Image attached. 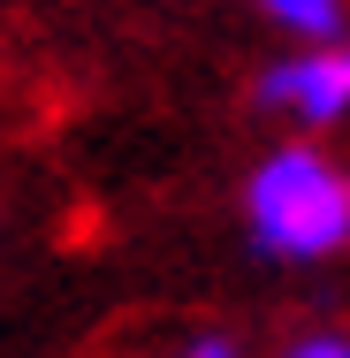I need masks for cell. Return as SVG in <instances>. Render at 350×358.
I'll use <instances>...</instances> for the list:
<instances>
[{
	"label": "cell",
	"instance_id": "277c9868",
	"mask_svg": "<svg viewBox=\"0 0 350 358\" xmlns=\"http://www.w3.org/2000/svg\"><path fill=\"white\" fill-rule=\"evenodd\" d=\"M289 358H350V343H335V336H312V343H297Z\"/></svg>",
	"mask_w": 350,
	"mask_h": 358
},
{
	"label": "cell",
	"instance_id": "5b68a950",
	"mask_svg": "<svg viewBox=\"0 0 350 358\" xmlns=\"http://www.w3.org/2000/svg\"><path fill=\"white\" fill-rule=\"evenodd\" d=\"M183 358H236V351H228L221 336H206V343H191V351H183Z\"/></svg>",
	"mask_w": 350,
	"mask_h": 358
},
{
	"label": "cell",
	"instance_id": "6da1fadb",
	"mask_svg": "<svg viewBox=\"0 0 350 358\" xmlns=\"http://www.w3.org/2000/svg\"><path fill=\"white\" fill-rule=\"evenodd\" d=\"M244 206H251V236L282 259H320L350 244V176L312 145H282L275 160H259Z\"/></svg>",
	"mask_w": 350,
	"mask_h": 358
},
{
	"label": "cell",
	"instance_id": "3957f363",
	"mask_svg": "<svg viewBox=\"0 0 350 358\" xmlns=\"http://www.w3.org/2000/svg\"><path fill=\"white\" fill-rule=\"evenodd\" d=\"M275 23H289V31H305V38H335L343 31V0H259Z\"/></svg>",
	"mask_w": 350,
	"mask_h": 358
},
{
	"label": "cell",
	"instance_id": "7a4b0ae2",
	"mask_svg": "<svg viewBox=\"0 0 350 358\" xmlns=\"http://www.w3.org/2000/svg\"><path fill=\"white\" fill-rule=\"evenodd\" d=\"M259 99H267V107H289L297 122H335V115L350 107V46L282 62V69L259 84Z\"/></svg>",
	"mask_w": 350,
	"mask_h": 358
}]
</instances>
